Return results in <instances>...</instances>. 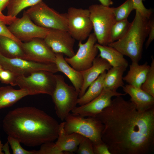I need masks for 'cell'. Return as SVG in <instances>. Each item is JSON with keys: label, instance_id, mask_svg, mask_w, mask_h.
I'll use <instances>...</instances> for the list:
<instances>
[{"label": "cell", "instance_id": "obj_1", "mask_svg": "<svg viewBox=\"0 0 154 154\" xmlns=\"http://www.w3.org/2000/svg\"><path fill=\"white\" fill-rule=\"evenodd\" d=\"M119 96L95 117L104 125L102 138L111 154H149L154 151V108L138 111Z\"/></svg>", "mask_w": 154, "mask_h": 154}, {"label": "cell", "instance_id": "obj_2", "mask_svg": "<svg viewBox=\"0 0 154 154\" xmlns=\"http://www.w3.org/2000/svg\"><path fill=\"white\" fill-rule=\"evenodd\" d=\"M59 126L58 121L45 112L30 106L9 111L3 121V129L8 136L30 147L56 139Z\"/></svg>", "mask_w": 154, "mask_h": 154}, {"label": "cell", "instance_id": "obj_3", "mask_svg": "<svg viewBox=\"0 0 154 154\" xmlns=\"http://www.w3.org/2000/svg\"><path fill=\"white\" fill-rule=\"evenodd\" d=\"M135 11L134 19L125 35L108 45L129 57L132 62L139 63L142 58L143 44L147 37L149 19Z\"/></svg>", "mask_w": 154, "mask_h": 154}, {"label": "cell", "instance_id": "obj_4", "mask_svg": "<svg viewBox=\"0 0 154 154\" xmlns=\"http://www.w3.org/2000/svg\"><path fill=\"white\" fill-rule=\"evenodd\" d=\"M64 121L65 133L80 134L89 139L93 145L103 142L102 138L103 124L95 117H84L70 113Z\"/></svg>", "mask_w": 154, "mask_h": 154}, {"label": "cell", "instance_id": "obj_5", "mask_svg": "<svg viewBox=\"0 0 154 154\" xmlns=\"http://www.w3.org/2000/svg\"><path fill=\"white\" fill-rule=\"evenodd\" d=\"M88 9L98 43L108 45L112 42L111 31L116 21L113 7L96 4L90 5Z\"/></svg>", "mask_w": 154, "mask_h": 154}, {"label": "cell", "instance_id": "obj_6", "mask_svg": "<svg viewBox=\"0 0 154 154\" xmlns=\"http://www.w3.org/2000/svg\"><path fill=\"white\" fill-rule=\"evenodd\" d=\"M55 76L56 85L51 96L56 115L60 120L64 121L77 106L79 93L73 86L65 82L62 75L55 74Z\"/></svg>", "mask_w": 154, "mask_h": 154}, {"label": "cell", "instance_id": "obj_7", "mask_svg": "<svg viewBox=\"0 0 154 154\" xmlns=\"http://www.w3.org/2000/svg\"><path fill=\"white\" fill-rule=\"evenodd\" d=\"M26 12L34 23L41 27L68 31L66 13H60L42 0L31 7Z\"/></svg>", "mask_w": 154, "mask_h": 154}, {"label": "cell", "instance_id": "obj_8", "mask_svg": "<svg viewBox=\"0 0 154 154\" xmlns=\"http://www.w3.org/2000/svg\"><path fill=\"white\" fill-rule=\"evenodd\" d=\"M16 85L27 90L33 95L45 94L51 96L56 85L55 74L43 70L33 72L28 76L17 75Z\"/></svg>", "mask_w": 154, "mask_h": 154}, {"label": "cell", "instance_id": "obj_9", "mask_svg": "<svg viewBox=\"0 0 154 154\" xmlns=\"http://www.w3.org/2000/svg\"><path fill=\"white\" fill-rule=\"evenodd\" d=\"M66 15L68 32L75 40H85L93 29L89 10L71 7Z\"/></svg>", "mask_w": 154, "mask_h": 154}, {"label": "cell", "instance_id": "obj_10", "mask_svg": "<svg viewBox=\"0 0 154 154\" xmlns=\"http://www.w3.org/2000/svg\"><path fill=\"white\" fill-rule=\"evenodd\" d=\"M0 64L3 68L17 75H25L38 71L55 73L58 72L55 63H44L20 58H9L0 53Z\"/></svg>", "mask_w": 154, "mask_h": 154}, {"label": "cell", "instance_id": "obj_11", "mask_svg": "<svg viewBox=\"0 0 154 154\" xmlns=\"http://www.w3.org/2000/svg\"><path fill=\"white\" fill-rule=\"evenodd\" d=\"M8 29L21 41L25 42L35 38L44 39L50 29L39 26L33 22L26 11L22 17L16 18L9 25Z\"/></svg>", "mask_w": 154, "mask_h": 154}, {"label": "cell", "instance_id": "obj_12", "mask_svg": "<svg viewBox=\"0 0 154 154\" xmlns=\"http://www.w3.org/2000/svg\"><path fill=\"white\" fill-rule=\"evenodd\" d=\"M97 42L94 34L91 33L85 42L79 41L76 53L71 57L65 58L66 60L78 71H81L88 68L92 66L99 51L96 45Z\"/></svg>", "mask_w": 154, "mask_h": 154}, {"label": "cell", "instance_id": "obj_13", "mask_svg": "<svg viewBox=\"0 0 154 154\" xmlns=\"http://www.w3.org/2000/svg\"><path fill=\"white\" fill-rule=\"evenodd\" d=\"M126 94L104 88L97 97L86 104L76 107L71 113L84 117H95L110 105L113 97Z\"/></svg>", "mask_w": 154, "mask_h": 154}, {"label": "cell", "instance_id": "obj_14", "mask_svg": "<svg viewBox=\"0 0 154 154\" xmlns=\"http://www.w3.org/2000/svg\"><path fill=\"white\" fill-rule=\"evenodd\" d=\"M21 46L28 60L44 63H55L56 54L44 39L35 38L22 42Z\"/></svg>", "mask_w": 154, "mask_h": 154}, {"label": "cell", "instance_id": "obj_15", "mask_svg": "<svg viewBox=\"0 0 154 154\" xmlns=\"http://www.w3.org/2000/svg\"><path fill=\"white\" fill-rule=\"evenodd\" d=\"M44 39L55 54H62L67 57L75 54L74 46L75 40L68 31L50 29Z\"/></svg>", "mask_w": 154, "mask_h": 154}, {"label": "cell", "instance_id": "obj_16", "mask_svg": "<svg viewBox=\"0 0 154 154\" xmlns=\"http://www.w3.org/2000/svg\"><path fill=\"white\" fill-rule=\"evenodd\" d=\"M122 88L125 93L129 96L130 101L139 112H145L154 108V97L141 88L128 84L124 85Z\"/></svg>", "mask_w": 154, "mask_h": 154}, {"label": "cell", "instance_id": "obj_17", "mask_svg": "<svg viewBox=\"0 0 154 154\" xmlns=\"http://www.w3.org/2000/svg\"><path fill=\"white\" fill-rule=\"evenodd\" d=\"M111 67L106 60L99 55L96 56L90 67L81 71L83 79V84L79 93V98L83 95L90 84L101 74L108 70Z\"/></svg>", "mask_w": 154, "mask_h": 154}, {"label": "cell", "instance_id": "obj_18", "mask_svg": "<svg viewBox=\"0 0 154 154\" xmlns=\"http://www.w3.org/2000/svg\"><path fill=\"white\" fill-rule=\"evenodd\" d=\"M64 121L59 124L58 136L55 143L56 148L66 154L76 152L84 137L78 133H67L64 129Z\"/></svg>", "mask_w": 154, "mask_h": 154}, {"label": "cell", "instance_id": "obj_19", "mask_svg": "<svg viewBox=\"0 0 154 154\" xmlns=\"http://www.w3.org/2000/svg\"><path fill=\"white\" fill-rule=\"evenodd\" d=\"M56 54L55 64L58 72L64 74L70 80L73 87L79 93L83 84V79L81 71L72 67L66 60L61 53Z\"/></svg>", "mask_w": 154, "mask_h": 154}, {"label": "cell", "instance_id": "obj_20", "mask_svg": "<svg viewBox=\"0 0 154 154\" xmlns=\"http://www.w3.org/2000/svg\"><path fill=\"white\" fill-rule=\"evenodd\" d=\"M150 65L146 62L142 64L132 62L126 74L123 77L124 81L128 84L138 88L144 82Z\"/></svg>", "mask_w": 154, "mask_h": 154}, {"label": "cell", "instance_id": "obj_21", "mask_svg": "<svg viewBox=\"0 0 154 154\" xmlns=\"http://www.w3.org/2000/svg\"><path fill=\"white\" fill-rule=\"evenodd\" d=\"M33 95L27 90H16L10 86L0 87V109L12 106L23 98Z\"/></svg>", "mask_w": 154, "mask_h": 154}, {"label": "cell", "instance_id": "obj_22", "mask_svg": "<svg viewBox=\"0 0 154 154\" xmlns=\"http://www.w3.org/2000/svg\"><path fill=\"white\" fill-rule=\"evenodd\" d=\"M96 45L100 52L99 56L106 60L112 67H123L127 68L128 66V62L124 56L114 48L98 43Z\"/></svg>", "mask_w": 154, "mask_h": 154}, {"label": "cell", "instance_id": "obj_23", "mask_svg": "<svg viewBox=\"0 0 154 154\" xmlns=\"http://www.w3.org/2000/svg\"><path fill=\"white\" fill-rule=\"evenodd\" d=\"M127 68L123 67H112L106 72L104 80V88L117 91L124 85L123 74Z\"/></svg>", "mask_w": 154, "mask_h": 154}, {"label": "cell", "instance_id": "obj_24", "mask_svg": "<svg viewBox=\"0 0 154 154\" xmlns=\"http://www.w3.org/2000/svg\"><path fill=\"white\" fill-rule=\"evenodd\" d=\"M0 53L9 58H20L27 60L20 45L13 39L0 36Z\"/></svg>", "mask_w": 154, "mask_h": 154}, {"label": "cell", "instance_id": "obj_25", "mask_svg": "<svg viewBox=\"0 0 154 154\" xmlns=\"http://www.w3.org/2000/svg\"><path fill=\"white\" fill-rule=\"evenodd\" d=\"M106 71L101 74L98 78L89 86L83 95L79 98L77 104L82 106L91 101L102 91L104 87V80Z\"/></svg>", "mask_w": 154, "mask_h": 154}, {"label": "cell", "instance_id": "obj_26", "mask_svg": "<svg viewBox=\"0 0 154 154\" xmlns=\"http://www.w3.org/2000/svg\"><path fill=\"white\" fill-rule=\"evenodd\" d=\"M42 0H10L7 5V15L12 17L26 7L33 6Z\"/></svg>", "mask_w": 154, "mask_h": 154}, {"label": "cell", "instance_id": "obj_27", "mask_svg": "<svg viewBox=\"0 0 154 154\" xmlns=\"http://www.w3.org/2000/svg\"><path fill=\"white\" fill-rule=\"evenodd\" d=\"M131 24L127 19L116 21L112 26L110 32L112 42L121 38L127 31Z\"/></svg>", "mask_w": 154, "mask_h": 154}, {"label": "cell", "instance_id": "obj_28", "mask_svg": "<svg viewBox=\"0 0 154 154\" xmlns=\"http://www.w3.org/2000/svg\"><path fill=\"white\" fill-rule=\"evenodd\" d=\"M134 9L132 0H127L119 6L113 7V13L116 21L127 19L131 12Z\"/></svg>", "mask_w": 154, "mask_h": 154}, {"label": "cell", "instance_id": "obj_29", "mask_svg": "<svg viewBox=\"0 0 154 154\" xmlns=\"http://www.w3.org/2000/svg\"><path fill=\"white\" fill-rule=\"evenodd\" d=\"M151 59L149 69L141 88L154 97V59L153 56Z\"/></svg>", "mask_w": 154, "mask_h": 154}, {"label": "cell", "instance_id": "obj_30", "mask_svg": "<svg viewBox=\"0 0 154 154\" xmlns=\"http://www.w3.org/2000/svg\"><path fill=\"white\" fill-rule=\"evenodd\" d=\"M7 141L13 154H35L36 150L28 151L25 149L21 146L20 142L13 137L8 136Z\"/></svg>", "mask_w": 154, "mask_h": 154}, {"label": "cell", "instance_id": "obj_31", "mask_svg": "<svg viewBox=\"0 0 154 154\" xmlns=\"http://www.w3.org/2000/svg\"><path fill=\"white\" fill-rule=\"evenodd\" d=\"M53 141L48 142L42 144L40 149L36 150L35 154H65L57 150Z\"/></svg>", "mask_w": 154, "mask_h": 154}, {"label": "cell", "instance_id": "obj_32", "mask_svg": "<svg viewBox=\"0 0 154 154\" xmlns=\"http://www.w3.org/2000/svg\"><path fill=\"white\" fill-rule=\"evenodd\" d=\"M76 152L78 154H94L93 144L89 139L84 137Z\"/></svg>", "mask_w": 154, "mask_h": 154}, {"label": "cell", "instance_id": "obj_33", "mask_svg": "<svg viewBox=\"0 0 154 154\" xmlns=\"http://www.w3.org/2000/svg\"><path fill=\"white\" fill-rule=\"evenodd\" d=\"M17 75L8 70L3 69L0 72V81L4 84L16 86Z\"/></svg>", "mask_w": 154, "mask_h": 154}, {"label": "cell", "instance_id": "obj_34", "mask_svg": "<svg viewBox=\"0 0 154 154\" xmlns=\"http://www.w3.org/2000/svg\"><path fill=\"white\" fill-rule=\"evenodd\" d=\"M132 0L135 11H138L142 16L148 19L151 17L152 11L151 9H148L145 7L143 2L144 0Z\"/></svg>", "mask_w": 154, "mask_h": 154}, {"label": "cell", "instance_id": "obj_35", "mask_svg": "<svg viewBox=\"0 0 154 154\" xmlns=\"http://www.w3.org/2000/svg\"><path fill=\"white\" fill-rule=\"evenodd\" d=\"M0 36L11 38L18 43L21 46L22 42L16 37L11 32L6 25L0 20Z\"/></svg>", "mask_w": 154, "mask_h": 154}, {"label": "cell", "instance_id": "obj_36", "mask_svg": "<svg viewBox=\"0 0 154 154\" xmlns=\"http://www.w3.org/2000/svg\"><path fill=\"white\" fill-rule=\"evenodd\" d=\"M147 37L145 43V48L146 49L154 39V19L151 17L149 20Z\"/></svg>", "mask_w": 154, "mask_h": 154}, {"label": "cell", "instance_id": "obj_37", "mask_svg": "<svg viewBox=\"0 0 154 154\" xmlns=\"http://www.w3.org/2000/svg\"><path fill=\"white\" fill-rule=\"evenodd\" d=\"M93 145L94 154H111L107 146L103 142Z\"/></svg>", "mask_w": 154, "mask_h": 154}, {"label": "cell", "instance_id": "obj_38", "mask_svg": "<svg viewBox=\"0 0 154 154\" xmlns=\"http://www.w3.org/2000/svg\"><path fill=\"white\" fill-rule=\"evenodd\" d=\"M10 0H0V20L4 22L7 19V17L4 15L2 11L7 7Z\"/></svg>", "mask_w": 154, "mask_h": 154}, {"label": "cell", "instance_id": "obj_39", "mask_svg": "<svg viewBox=\"0 0 154 154\" xmlns=\"http://www.w3.org/2000/svg\"><path fill=\"white\" fill-rule=\"evenodd\" d=\"M101 4L106 6L110 7V5L113 4V2L112 0H98Z\"/></svg>", "mask_w": 154, "mask_h": 154}, {"label": "cell", "instance_id": "obj_40", "mask_svg": "<svg viewBox=\"0 0 154 154\" xmlns=\"http://www.w3.org/2000/svg\"><path fill=\"white\" fill-rule=\"evenodd\" d=\"M9 143L8 141L5 143L4 145H3L2 148V150H3L4 151L5 153V154H10L9 148Z\"/></svg>", "mask_w": 154, "mask_h": 154}, {"label": "cell", "instance_id": "obj_41", "mask_svg": "<svg viewBox=\"0 0 154 154\" xmlns=\"http://www.w3.org/2000/svg\"><path fill=\"white\" fill-rule=\"evenodd\" d=\"M3 145L1 143V141L0 139V154H3L4 153L2 152V148Z\"/></svg>", "mask_w": 154, "mask_h": 154}, {"label": "cell", "instance_id": "obj_42", "mask_svg": "<svg viewBox=\"0 0 154 154\" xmlns=\"http://www.w3.org/2000/svg\"><path fill=\"white\" fill-rule=\"evenodd\" d=\"M3 69V67L1 66L0 64V72L2 71V70Z\"/></svg>", "mask_w": 154, "mask_h": 154}]
</instances>
